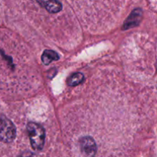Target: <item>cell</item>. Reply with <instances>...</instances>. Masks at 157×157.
Returning a JSON list of instances; mask_svg holds the SVG:
<instances>
[{"mask_svg":"<svg viewBox=\"0 0 157 157\" xmlns=\"http://www.w3.org/2000/svg\"><path fill=\"white\" fill-rule=\"evenodd\" d=\"M27 131L29 132L32 149L38 151L41 150L44 147L45 140V132L44 128L38 123L29 122L27 124Z\"/></svg>","mask_w":157,"mask_h":157,"instance_id":"cell-1","label":"cell"},{"mask_svg":"<svg viewBox=\"0 0 157 157\" xmlns=\"http://www.w3.org/2000/svg\"><path fill=\"white\" fill-rule=\"evenodd\" d=\"M84 80V75L81 72L74 73L67 80V84L71 86H75L79 85Z\"/></svg>","mask_w":157,"mask_h":157,"instance_id":"cell-7","label":"cell"},{"mask_svg":"<svg viewBox=\"0 0 157 157\" xmlns=\"http://www.w3.org/2000/svg\"><path fill=\"white\" fill-rule=\"evenodd\" d=\"M80 149L84 157H94L97 152V145L91 136H84L80 139Z\"/></svg>","mask_w":157,"mask_h":157,"instance_id":"cell-3","label":"cell"},{"mask_svg":"<svg viewBox=\"0 0 157 157\" xmlns=\"http://www.w3.org/2000/svg\"><path fill=\"white\" fill-rule=\"evenodd\" d=\"M18 157H37L33 152H30V151H25L22 153L20 154Z\"/></svg>","mask_w":157,"mask_h":157,"instance_id":"cell-8","label":"cell"},{"mask_svg":"<svg viewBox=\"0 0 157 157\" xmlns=\"http://www.w3.org/2000/svg\"><path fill=\"white\" fill-rule=\"evenodd\" d=\"M16 135V129L10 119L4 115L0 116V140L4 143H11Z\"/></svg>","mask_w":157,"mask_h":157,"instance_id":"cell-2","label":"cell"},{"mask_svg":"<svg viewBox=\"0 0 157 157\" xmlns=\"http://www.w3.org/2000/svg\"><path fill=\"white\" fill-rule=\"evenodd\" d=\"M38 2L41 7L50 13H58L62 9V5L58 0H32Z\"/></svg>","mask_w":157,"mask_h":157,"instance_id":"cell-4","label":"cell"},{"mask_svg":"<svg viewBox=\"0 0 157 157\" xmlns=\"http://www.w3.org/2000/svg\"><path fill=\"white\" fill-rule=\"evenodd\" d=\"M59 59V55L57 52L53 50H47L44 51L42 55H41V61L44 65H49L52 62L57 61Z\"/></svg>","mask_w":157,"mask_h":157,"instance_id":"cell-6","label":"cell"},{"mask_svg":"<svg viewBox=\"0 0 157 157\" xmlns=\"http://www.w3.org/2000/svg\"><path fill=\"white\" fill-rule=\"evenodd\" d=\"M142 15L143 12L141 9H135V10L130 14V15L128 17V18H127V21L125 22V23H124V29H130V28L134 27V26H137L140 23V22L141 21Z\"/></svg>","mask_w":157,"mask_h":157,"instance_id":"cell-5","label":"cell"}]
</instances>
